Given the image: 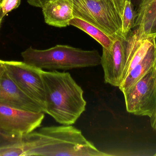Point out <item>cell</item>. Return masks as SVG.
<instances>
[{"label":"cell","mask_w":156,"mask_h":156,"mask_svg":"<svg viewBox=\"0 0 156 156\" xmlns=\"http://www.w3.org/2000/svg\"><path fill=\"white\" fill-rule=\"evenodd\" d=\"M18 156H109L71 125L42 127L16 143Z\"/></svg>","instance_id":"cell-1"},{"label":"cell","mask_w":156,"mask_h":156,"mask_svg":"<svg viewBox=\"0 0 156 156\" xmlns=\"http://www.w3.org/2000/svg\"><path fill=\"white\" fill-rule=\"evenodd\" d=\"M42 76L45 96L44 113L60 124H74L86 108L82 89L68 72L42 70Z\"/></svg>","instance_id":"cell-2"},{"label":"cell","mask_w":156,"mask_h":156,"mask_svg":"<svg viewBox=\"0 0 156 156\" xmlns=\"http://www.w3.org/2000/svg\"><path fill=\"white\" fill-rule=\"evenodd\" d=\"M21 55L24 62L42 70H67L95 67L101 63L97 50H83L67 45H57L44 50L30 47Z\"/></svg>","instance_id":"cell-3"},{"label":"cell","mask_w":156,"mask_h":156,"mask_svg":"<svg viewBox=\"0 0 156 156\" xmlns=\"http://www.w3.org/2000/svg\"><path fill=\"white\" fill-rule=\"evenodd\" d=\"M74 17L82 19L111 37L122 33V19L110 0H73Z\"/></svg>","instance_id":"cell-4"},{"label":"cell","mask_w":156,"mask_h":156,"mask_svg":"<svg viewBox=\"0 0 156 156\" xmlns=\"http://www.w3.org/2000/svg\"><path fill=\"white\" fill-rule=\"evenodd\" d=\"M123 93L128 113L148 116L153 122L156 113V65Z\"/></svg>","instance_id":"cell-5"},{"label":"cell","mask_w":156,"mask_h":156,"mask_svg":"<svg viewBox=\"0 0 156 156\" xmlns=\"http://www.w3.org/2000/svg\"><path fill=\"white\" fill-rule=\"evenodd\" d=\"M5 70L18 87L45 111L44 88L41 69L21 61H4Z\"/></svg>","instance_id":"cell-6"},{"label":"cell","mask_w":156,"mask_h":156,"mask_svg":"<svg viewBox=\"0 0 156 156\" xmlns=\"http://www.w3.org/2000/svg\"><path fill=\"white\" fill-rule=\"evenodd\" d=\"M44 118V113L24 111L0 104V131L23 136L37 129Z\"/></svg>","instance_id":"cell-7"},{"label":"cell","mask_w":156,"mask_h":156,"mask_svg":"<svg viewBox=\"0 0 156 156\" xmlns=\"http://www.w3.org/2000/svg\"><path fill=\"white\" fill-rule=\"evenodd\" d=\"M109 49L103 48L101 65L104 73L105 81L114 87L121 86L126 61L127 38L122 33L112 37Z\"/></svg>","instance_id":"cell-8"},{"label":"cell","mask_w":156,"mask_h":156,"mask_svg":"<svg viewBox=\"0 0 156 156\" xmlns=\"http://www.w3.org/2000/svg\"><path fill=\"white\" fill-rule=\"evenodd\" d=\"M0 104L24 111L44 113V109L27 95L5 71L0 76Z\"/></svg>","instance_id":"cell-9"},{"label":"cell","mask_w":156,"mask_h":156,"mask_svg":"<svg viewBox=\"0 0 156 156\" xmlns=\"http://www.w3.org/2000/svg\"><path fill=\"white\" fill-rule=\"evenodd\" d=\"M73 0H48L42 7L45 22L58 27L69 26L74 18Z\"/></svg>","instance_id":"cell-10"},{"label":"cell","mask_w":156,"mask_h":156,"mask_svg":"<svg viewBox=\"0 0 156 156\" xmlns=\"http://www.w3.org/2000/svg\"><path fill=\"white\" fill-rule=\"evenodd\" d=\"M156 42L150 47L144 59L127 74L119 87L122 92L130 89L156 66Z\"/></svg>","instance_id":"cell-11"},{"label":"cell","mask_w":156,"mask_h":156,"mask_svg":"<svg viewBox=\"0 0 156 156\" xmlns=\"http://www.w3.org/2000/svg\"><path fill=\"white\" fill-rule=\"evenodd\" d=\"M135 11L134 28L144 35H149L156 17V0H138Z\"/></svg>","instance_id":"cell-12"},{"label":"cell","mask_w":156,"mask_h":156,"mask_svg":"<svg viewBox=\"0 0 156 156\" xmlns=\"http://www.w3.org/2000/svg\"><path fill=\"white\" fill-rule=\"evenodd\" d=\"M72 25L82 30L97 41L103 48L109 49L113 43L112 37L108 34L93 25L77 17H74L69 21Z\"/></svg>","instance_id":"cell-13"},{"label":"cell","mask_w":156,"mask_h":156,"mask_svg":"<svg viewBox=\"0 0 156 156\" xmlns=\"http://www.w3.org/2000/svg\"><path fill=\"white\" fill-rule=\"evenodd\" d=\"M136 17L133 5L131 0H126L122 17V33L126 37L134 27Z\"/></svg>","instance_id":"cell-14"},{"label":"cell","mask_w":156,"mask_h":156,"mask_svg":"<svg viewBox=\"0 0 156 156\" xmlns=\"http://www.w3.org/2000/svg\"><path fill=\"white\" fill-rule=\"evenodd\" d=\"M21 0H2L0 4V22L4 16L20 5Z\"/></svg>","instance_id":"cell-15"},{"label":"cell","mask_w":156,"mask_h":156,"mask_svg":"<svg viewBox=\"0 0 156 156\" xmlns=\"http://www.w3.org/2000/svg\"><path fill=\"white\" fill-rule=\"evenodd\" d=\"M23 137V136L11 135L0 131V149L20 142Z\"/></svg>","instance_id":"cell-16"},{"label":"cell","mask_w":156,"mask_h":156,"mask_svg":"<svg viewBox=\"0 0 156 156\" xmlns=\"http://www.w3.org/2000/svg\"><path fill=\"white\" fill-rule=\"evenodd\" d=\"M114 5L115 8L122 17L125 5L126 0H110Z\"/></svg>","instance_id":"cell-17"},{"label":"cell","mask_w":156,"mask_h":156,"mask_svg":"<svg viewBox=\"0 0 156 156\" xmlns=\"http://www.w3.org/2000/svg\"><path fill=\"white\" fill-rule=\"evenodd\" d=\"M27 2L32 6L42 8L48 0H27Z\"/></svg>","instance_id":"cell-18"},{"label":"cell","mask_w":156,"mask_h":156,"mask_svg":"<svg viewBox=\"0 0 156 156\" xmlns=\"http://www.w3.org/2000/svg\"><path fill=\"white\" fill-rule=\"evenodd\" d=\"M149 35L154 36L156 37V17L152 25Z\"/></svg>","instance_id":"cell-19"},{"label":"cell","mask_w":156,"mask_h":156,"mask_svg":"<svg viewBox=\"0 0 156 156\" xmlns=\"http://www.w3.org/2000/svg\"><path fill=\"white\" fill-rule=\"evenodd\" d=\"M5 71V70L4 65V61L0 60V76Z\"/></svg>","instance_id":"cell-20"},{"label":"cell","mask_w":156,"mask_h":156,"mask_svg":"<svg viewBox=\"0 0 156 156\" xmlns=\"http://www.w3.org/2000/svg\"><path fill=\"white\" fill-rule=\"evenodd\" d=\"M153 126H154L155 127V129L156 130V117L155 118V120L154 122V124H153Z\"/></svg>","instance_id":"cell-21"},{"label":"cell","mask_w":156,"mask_h":156,"mask_svg":"<svg viewBox=\"0 0 156 156\" xmlns=\"http://www.w3.org/2000/svg\"><path fill=\"white\" fill-rule=\"evenodd\" d=\"M156 117V114H155V116L154 119V121H153V122H152V123H153V124H154V122L155 120Z\"/></svg>","instance_id":"cell-22"},{"label":"cell","mask_w":156,"mask_h":156,"mask_svg":"<svg viewBox=\"0 0 156 156\" xmlns=\"http://www.w3.org/2000/svg\"><path fill=\"white\" fill-rule=\"evenodd\" d=\"M2 0H0V4L2 2Z\"/></svg>","instance_id":"cell-23"},{"label":"cell","mask_w":156,"mask_h":156,"mask_svg":"<svg viewBox=\"0 0 156 156\" xmlns=\"http://www.w3.org/2000/svg\"><path fill=\"white\" fill-rule=\"evenodd\" d=\"M155 47H156V42Z\"/></svg>","instance_id":"cell-24"},{"label":"cell","mask_w":156,"mask_h":156,"mask_svg":"<svg viewBox=\"0 0 156 156\" xmlns=\"http://www.w3.org/2000/svg\"><path fill=\"white\" fill-rule=\"evenodd\" d=\"M1 23H1V22H0V26H1Z\"/></svg>","instance_id":"cell-25"},{"label":"cell","mask_w":156,"mask_h":156,"mask_svg":"<svg viewBox=\"0 0 156 156\" xmlns=\"http://www.w3.org/2000/svg\"><path fill=\"white\" fill-rule=\"evenodd\" d=\"M154 156H156V153L154 155Z\"/></svg>","instance_id":"cell-26"}]
</instances>
